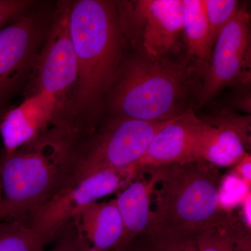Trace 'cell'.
Returning <instances> with one entry per match:
<instances>
[{"mask_svg":"<svg viewBox=\"0 0 251 251\" xmlns=\"http://www.w3.org/2000/svg\"><path fill=\"white\" fill-rule=\"evenodd\" d=\"M69 31L77 66L71 128L78 134L90 135L99 107L115 85L122 66L124 38L116 3L105 0L70 3Z\"/></svg>","mask_w":251,"mask_h":251,"instance_id":"obj_1","label":"cell"},{"mask_svg":"<svg viewBox=\"0 0 251 251\" xmlns=\"http://www.w3.org/2000/svg\"><path fill=\"white\" fill-rule=\"evenodd\" d=\"M205 63L181 58L135 56L122 65L112 91L115 117L147 122L175 120L198 108Z\"/></svg>","mask_w":251,"mask_h":251,"instance_id":"obj_2","label":"cell"},{"mask_svg":"<svg viewBox=\"0 0 251 251\" xmlns=\"http://www.w3.org/2000/svg\"><path fill=\"white\" fill-rule=\"evenodd\" d=\"M78 150L74 135L54 127L6 153L0 164L4 220L27 224L39 206L72 185Z\"/></svg>","mask_w":251,"mask_h":251,"instance_id":"obj_3","label":"cell"},{"mask_svg":"<svg viewBox=\"0 0 251 251\" xmlns=\"http://www.w3.org/2000/svg\"><path fill=\"white\" fill-rule=\"evenodd\" d=\"M150 227L174 229L197 237L227 219L221 210L219 169L199 161L155 167Z\"/></svg>","mask_w":251,"mask_h":251,"instance_id":"obj_4","label":"cell"},{"mask_svg":"<svg viewBox=\"0 0 251 251\" xmlns=\"http://www.w3.org/2000/svg\"><path fill=\"white\" fill-rule=\"evenodd\" d=\"M123 36L149 59L173 57L184 40L181 0L115 1Z\"/></svg>","mask_w":251,"mask_h":251,"instance_id":"obj_5","label":"cell"},{"mask_svg":"<svg viewBox=\"0 0 251 251\" xmlns=\"http://www.w3.org/2000/svg\"><path fill=\"white\" fill-rule=\"evenodd\" d=\"M170 121L147 122L115 117L100 131L81 144L73 184L103 170H131L157 132Z\"/></svg>","mask_w":251,"mask_h":251,"instance_id":"obj_6","label":"cell"},{"mask_svg":"<svg viewBox=\"0 0 251 251\" xmlns=\"http://www.w3.org/2000/svg\"><path fill=\"white\" fill-rule=\"evenodd\" d=\"M70 3H64L35 67V92L53 104V125L61 128L63 110L69 105L70 126L77 83V66L69 31Z\"/></svg>","mask_w":251,"mask_h":251,"instance_id":"obj_7","label":"cell"},{"mask_svg":"<svg viewBox=\"0 0 251 251\" xmlns=\"http://www.w3.org/2000/svg\"><path fill=\"white\" fill-rule=\"evenodd\" d=\"M134 177L130 169L103 170L61 190L30 216L27 224L48 243L86 206L117 193Z\"/></svg>","mask_w":251,"mask_h":251,"instance_id":"obj_8","label":"cell"},{"mask_svg":"<svg viewBox=\"0 0 251 251\" xmlns=\"http://www.w3.org/2000/svg\"><path fill=\"white\" fill-rule=\"evenodd\" d=\"M251 80V14L247 3H241L235 17L218 36L206 64L198 108L226 87L249 85Z\"/></svg>","mask_w":251,"mask_h":251,"instance_id":"obj_9","label":"cell"},{"mask_svg":"<svg viewBox=\"0 0 251 251\" xmlns=\"http://www.w3.org/2000/svg\"><path fill=\"white\" fill-rule=\"evenodd\" d=\"M199 120L196 161L219 169L234 166L247 153L251 145V115H241L223 109Z\"/></svg>","mask_w":251,"mask_h":251,"instance_id":"obj_10","label":"cell"},{"mask_svg":"<svg viewBox=\"0 0 251 251\" xmlns=\"http://www.w3.org/2000/svg\"><path fill=\"white\" fill-rule=\"evenodd\" d=\"M195 111L168 122L154 135L146 151L132 167L133 174L145 168L194 161L199 126Z\"/></svg>","mask_w":251,"mask_h":251,"instance_id":"obj_11","label":"cell"},{"mask_svg":"<svg viewBox=\"0 0 251 251\" xmlns=\"http://www.w3.org/2000/svg\"><path fill=\"white\" fill-rule=\"evenodd\" d=\"M81 251H118L125 227L116 201L92 203L71 221Z\"/></svg>","mask_w":251,"mask_h":251,"instance_id":"obj_12","label":"cell"},{"mask_svg":"<svg viewBox=\"0 0 251 251\" xmlns=\"http://www.w3.org/2000/svg\"><path fill=\"white\" fill-rule=\"evenodd\" d=\"M156 177L155 167L143 168L135 173L129 184L117 193L115 201L125 227V238L120 249L150 229Z\"/></svg>","mask_w":251,"mask_h":251,"instance_id":"obj_13","label":"cell"},{"mask_svg":"<svg viewBox=\"0 0 251 251\" xmlns=\"http://www.w3.org/2000/svg\"><path fill=\"white\" fill-rule=\"evenodd\" d=\"M54 105L44 95L34 93L18 107L5 113L0 133L6 153L13 152L46 131L49 123L53 124Z\"/></svg>","mask_w":251,"mask_h":251,"instance_id":"obj_14","label":"cell"},{"mask_svg":"<svg viewBox=\"0 0 251 251\" xmlns=\"http://www.w3.org/2000/svg\"><path fill=\"white\" fill-rule=\"evenodd\" d=\"M35 23L22 18L0 29V101L14 87L34 50Z\"/></svg>","mask_w":251,"mask_h":251,"instance_id":"obj_15","label":"cell"},{"mask_svg":"<svg viewBox=\"0 0 251 251\" xmlns=\"http://www.w3.org/2000/svg\"><path fill=\"white\" fill-rule=\"evenodd\" d=\"M182 27L186 55L207 64L211 44L204 0H181Z\"/></svg>","mask_w":251,"mask_h":251,"instance_id":"obj_16","label":"cell"},{"mask_svg":"<svg viewBox=\"0 0 251 251\" xmlns=\"http://www.w3.org/2000/svg\"><path fill=\"white\" fill-rule=\"evenodd\" d=\"M199 251H251V230L231 213L227 219L198 234Z\"/></svg>","mask_w":251,"mask_h":251,"instance_id":"obj_17","label":"cell"},{"mask_svg":"<svg viewBox=\"0 0 251 251\" xmlns=\"http://www.w3.org/2000/svg\"><path fill=\"white\" fill-rule=\"evenodd\" d=\"M196 237L174 229L151 227L118 251H199Z\"/></svg>","mask_w":251,"mask_h":251,"instance_id":"obj_18","label":"cell"},{"mask_svg":"<svg viewBox=\"0 0 251 251\" xmlns=\"http://www.w3.org/2000/svg\"><path fill=\"white\" fill-rule=\"evenodd\" d=\"M48 244L27 223L0 221V251H41Z\"/></svg>","mask_w":251,"mask_h":251,"instance_id":"obj_19","label":"cell"},{"mask_svg":"<svg viewBox=\"0 0 251 251\" xmlns=\"http://www.w3.org/2000/svg\"><path fill=\"white\" fill-rule=\"evenodd\" d=\"M250 193L251 185L232 169L222 176L220 181L218 192L220 208L228 214L233 212Z\"/></svg>","mask_w":251,"mask_h":251,"instance_id":"obj_20","label":"cell"},{"mask_svg":"<svg viewBox=\"0 0 251 251\" xmlns=\"http://www.w3.org/2000/svg\"><path fill=\"white\" fill-rule=\"evenodd\" d=\"M211 44L214 46L223 29L237 14L241 3L237 0H204Z\"/></svg>","mask_w":251,"mask_h":251,"instance_id":"obj_21","label":"cell"},{"mask_svg":"<svg viewBox=\"0 0 251 251\" xmlns=\"http://www.w3.org/2000/svg\"><path fill=\"white\" fill-rule=\"evenodd\" d=\"M54 241L55 244L52 249L50 250L44 249L41 251H81L71 221L63 227Z\"/></svg>","mask_w":251,"mask_h":251,"instance_id":"obj_22","label":"cell"},{"mask_svg":"<svg viewBox=\"0 0 251 251\" xmlns=\"http://www.w3.org/2000/svg\"><path fill=\"white\" fill-rule=\"evenodd\" d=\"M31 4L32 1L25 0H0V29Z\"/></svg>","mask_w":251,"mask_h":251,"instance_id":"obj_23","label":"cell"},{"mask_svg":"<svg viewBox=\"0 0 251 251\" xmlns=\"http://www.w3.org/2000/svg\"><path fill=\"white\" fill-rule=\"evenodd\" d=\"M234 171H235L244 181L249 185L251 184V156L250 153H247L234 165Z\"/></svg>","mask_w":251,"mask_h":251,"instance_id":"obj_24","label":"cell"},{"mask_svg":"<svg viewBox=\"0 0 251 251\" xmlns=\"http://www.w3.org/2000/svg\"><path fill=\"white\" fill-rule=\"evenodd\" d=\"M239 207L241 208L240 211L239 212V219L243 225L247 227V229L251 228V193L248 195L245 199L241 203Z\"/></svg>","mask_w":251,"mask_h":251,"instance_id":"obj_25","label":"cell"},{"mask_svg":"<svg viewBox=\"0 0 251 251\" xmlns=\"http://www.w3.org/2000/svg\"><path fill=\"white\" fill-rule=\"evenodd\" d=\"M5 219L4 201H3V190L1 185V177H0V221Z\"/></svg>","mask_w":251,"mask_h":251,"instance_id":"obj_26","label":"cell"},{"mask_svg":"<svg viewBox=\"0 0 251 251\" xmlns=\"http://www.w3.org/2000/svg\"><path fill=\"white\" fill-rule=\"evenodd\" d=\"M5 115V112L3 111V110H1L0 108V124H1V120H2L3 117H4Z\"/></svg>","mask_w":251,"mask_h":251,"instance_id":"obj_27","label":"cell"}]
</instances>
